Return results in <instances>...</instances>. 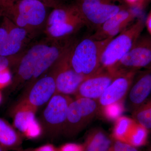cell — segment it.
<instances>
[{
  "label": "cell",
  "instance_id": "obj_11",
  "mask_svg": "<svg viewBox=\"0 0 151 151\" xmlns=\"http://www.w3.org/2000/svg\"><path fill=\"white\" fill-rule=\"evenodd\" d=\"M48 71L47 74L26 88L24 94L17 103L29 105L38 109L48 103L56 92L54 73L50 70Z\"/></svg>",
  "mask_w": 151,
  "mask_h": 151
},
{
  "label": "cell",
  "instance_id": "obj_29",
  "mask_svg": "<svg viewBox=\"0 0 151 151\" xmlns=\"http://www.w3.org/2000/svg\"><path fill=\"white\" fill-rule=\"evenodd\" d=\"M33 151H58L52 145H46L35 149Z\"/></svg>",
  "mask_w": 151,
  "mask_h": 151
},
{
  "label": "cell",
  "instance_id": "obj_1",
  "mask_svg": "<svg viewBox=\"0 0 151 151\" xmlns=\"http://www.w3.org/2000/svg\"><path fill=\"white\" fill-rule=\"evenodd\" d=\"M72 39L55 40L46 38L25 50L16 65L10 85L15 91L25 85V89L44 75L73 43Z\"/></svg>",
  "mask_w": 151,
  "mask_h": 151
},
{
  "label": "cell",
  "instance_id": "obj_2",
  "mask_svg": "<svg viewBox=\"0 0 151 151\" xmlns=\"http://www.w3.org/2000/svg\"><path fill=\"white\" fill-rule=\"evenodd\" d=\"M47 8L36 0H14L0 4L3 16L27 31L33 38L43 32L48 15Z\"/></svg>",
  "mask_w": 151,
  "mask_h": 151
},
{
  "label": "cell",
  "instance_id": "obj_13",
  "mask_svg": "<svg viewBox=\"0 0 151 151\" xmlns=\"http://www.w3.org/2000/svg\"><path fill=\"white\" fill-rule=\"evenodd\" d=\"M116 75L117 73L100 68L97 73L85 78L81 83L75 94L76 98L99 100Z\"/></svg>",
  "mask_w": 151,
  "mask_h": 151
},
{
  "label": "cell",
  "instance_id": "obj_23",
  "mask_svg": "<svg viewBox=\"0 0 151 151\" xmlns=\"http://www.w3.org/2000/svg\"><path fill=\"white\" fill-rule=\"evenodd\" d=\"M102 108L104 116L110 120H116L121 117L124 111L123 101L109 104Z\"/></svg>",
  "mask_w": 151,
  "mask_h": 151
},
{
  "label": "cell",
  "instance_id": "obj_18",
  "mask_svg": "<svg viewBox=\"0 0 151 151\" xmlns=\"http://www.w3.org/2000/svg\"><path fill=\"white\" fill-rule=\"evenodd\" d=\"M4 119L0 118V147L5 151L16 148L22 142L20 134Z\"/></svg>",
  "mask_w": 151,
  "mask_h": 151
},
{
  "label": "cell",
  "instance_id": "obj_14",
  "mask_svg": "<svg viewBox=\"0 0 151 151\" xmlns=\"http://www.w3.org/2000/svg\"><path fill=\"white\" fill-rule=\"evenodd\" d=\"M136 16L130 7L122 10L107 20L90 36L98 40L113 39L127 28Z\"/></svg>",
  "mask_w": 151,
  "mask_h": 151
},
{
  "label": "cell",
  "instance_id": "obj_31",
  "mask_svg": "<svg viewBox=\"0 0 151 151\" xmlns=\"http://www.w3.org/2000/svg\"><path fill=\"white\" fill-rule=\"evenodd\" d=\"M150 2H151V0H142L141 6L144 7Z\"/></svg>",
  "mask_w": 151,
  "mask_h": 151
},
{
  "label": "cell",
  "instance_id": "obj_34",
  "mask_svg": "<svg viewBox=\"0 0 151 151\" xmlns=\"http://www.w3.org/2000/svg\"><path fill=\"white\" fill-rule=\"evenodd\" d=\"M0 151H5L4 150V149H3L1 147H0Z\"/></svg>",
  "mask_w": 151,
  "mask_h": 151
},
{
  "label": "cell",
  "instance_id": "obj_32",
  "mask_svg": "<svg viewBox=\"0 0 151 151\" xmlns=\"http://www.w3.org/2000/svg\"><path fill=\"white\" fill-rule=\"evenodd\" d=\"M2 100V96L1 93V91H0V104L1 103Z\"/></svg>",
  "mask_w": 151,
  "mask_h": 151
},
{
  "label": "cell",
  "instance_id": "obj_17",
  "mask_svg": "<svg viewBox=\"0 0 151 151\" xmlns=\"http://www.w3.org/2000/svg\"><path fill=\"white\" fill-rule=\"evenodd\" d=\"M32 39L27 31L12 22L6 39L0 45V56H12L22 53Z\"/></svg>",
  "mask_w": 151,
  "mask_h": 151
},
{
  "label": "cell",
  "instance_id": "obj_12",
  "mask_svg": "<svg viewBox=\"0 0 151 151\" xmlns=\"http://www.w3.org/2000/svg\"><path fill=\"white\" fill-rule=\"evenodd\" d=\"M37 109L28 105L16 103L11 108L10 115L13 126L18 132L30 139L36 138L41 134V124L36 119Z\"/></svg>",
  "mask_w": 151,
  "mask_h": 151
},
{
  "label": "cell",
  "instance_id": "obj_33",
  "mask_svg": "<svg viewBox=\"0 0 151 151\" xmlns=\"http://www.w3.org/2000/svg\"><path fill=\"white\" fill-rule=\"evenodd\" d=\"M3 17V12L2 11L1 9L0 8V18H1V17Z\"/></svg>",
  "mask_w": 151,
  "mask_h": 151
},
{
  "label": "cell",
  "instance_id": "obj_30",
  "mask_svg": "<svg viewBox=\"0 0 151 151\" xmlns=\"http://www.w3.org/2000/svg\"><path fill=\"white\" fill-rule=\"evenodd\" d=\"M145 26L151 37V11L147 17L145 21Z\"/></svg>",
  "mask_w": 151,
  "mask_h": 151
},
{
  "label": "cell",
  "instance_id": "obj_16",
  "mask_svg": "<svg viewBox=\"0 0 151 151\" xmlns=\"http://www.w3.org/2000/svg\"><path fill=\"white\" fill-rule=\"evenodd\" d=\"M137 72L116 73V77L98 100L100 106L123 101L128 94Z\"/></svg>",
  "mask_w": 151,
  "mask_h": 151
},
{
  "label": "cell",
  "instance_id": "obj_5",
  "mask_svg": "<svg viewBox=\"0 0 151 151\" xmlns=\"http://www.w3.org/2000/svg\"><path fill=\"white\" fill-rule=\"evenodd\" d=\"M145 26V21L138 19L112 39L102 52L100 68L110 71L132 48Z\"/></svg>",
  "mask_w": 151,
  "mask_h": 151
},
{
  "label": "cell",
  "instance_id": "obj_7",
  "mask_svg": "<svg viewBox=\"0 0 151 151\" xmlns=\"http://www.w3.org/2000/svg\"><path fill=\"white\" fill-rule=\"evenodd\" d=\"M100 108L98 100L82 97L73 100L68 107L63 132L69 136L77 134L91 123Z\"/></svg>",
  "mask_w": 151,
  "mask_h": 151
},
{
  "label": "cell",
  "instance_id": "obj_22",
  "mask_svg": "<svg viewBox=\"0 0 151 151\" xmlns=\"http://www.w3.org/2000/svg\"><path fill=\"white\" fill-rule=\"evenodd\" d=\"M133 119L151 132V97L132 112Z\"/></svg>",
  "mask_w": 151,
  "mask_h": 151
},
{
  "label": "cell",
  "instance_id": "obj_35",
  "mask_svg": "<svg viewBox=\"0 0 151 151\" xmlns=\"http://www.w3.org/2000/svg\"><path fill=\"white\" fill-rule=\"evenodd\" d=\"M148 151H151V146L149 148L148 150Z\"/></svg>",
  "mask_w": 151,
  "mask_h": 151
},
{
  "label": "cell",
  "instance_id": "obj_21",
  "mask_svg": "<svg viewBox=\"0 0 151 151\" xmlns=\"http://www.w3.org/2000/svg\"><path fill=\"white\" fill-rule=\"evenodd\" d=\"M149 132L145 127L135 122L126 143L137 148L145 145L147 142Z\"/></svg>",
  "mask_w": 151,
  "mask_h": 151
},
{
  "label": "cell",
  "instance_id": "obj_20",
  "mask_svg": "<svg viewBox=\"0 0 151 151\" xmlns=\"http://www.w3.org/2000/svg\"><path fill=\"white\" fill-rule=\"evenodd\" d=\"M135 121L126 116L116 119L113 132V137L116 141L126 143L128 135Z\"/></svg>",
  "mask_w": 151,
  "mask_h": 151
},
{
  "label": "cell",
  "instance_id": "obj_25",
  "mask_svg": "<svg viewBox=\"0 0 151 151\" xmlns=\"http://www.w3.org/2000/svg\"><path fill=\"white\" fill-rule=\"evenodd\" d=\"M108 151H139L134 147L127 143L116 141L113 143Z\"/></svg>",
  "mask_w": 151,
  "mask_h": 151
},
{
  "label": "cell",
  "instance_id": "obj_6",
  "mask_svg": "<svg viewBox=\"0 0 151 151\" xmlns=\"http://www.w3.org/2000/svg\"><path fill=\"white\" fill-rule=\"evenodd\" d=\"M86 26L95 32L110 18L130 7L124 0H75Z\"/></svg>",
  "mask_w": 151,
  "mask_h": 151
},
{
  "label": "cell",
  "instance_id": "obj_4",
  "mask_svg": "<svg viewBox=\"0 0 151 151\" xmlns=\"http://www.w3.org/2000/svg\"><path fill=\"white\" fill-rule=\"evenodd\" d=\"M111 39L98 40L89 36L78 41L75 40L69 55L71 67L86 78L97 73L100 68L102 52Z\"/></svg>",
  "mask_w": 151,
  "mask_h": 151
},
{
  "label": "cell",
  "instance_id": "obj_26",
  "mask_svg": "<svg viewBox=\"0 0 151 151\" xmlns=\"http://www.w3.org/2000/svg\"><path fill=\"white\" fill-rule=\"evenodd\" d=\"M12 78L10 68L0 71V89L9 86L12 83Z\"/></svg>",
  "mask_w": 151,
  "mask_h": 151
},
{
  "label": "cell",
  "instance_id": "obj_15",
  "mask_svg": "<svg viewBox=\"0 0 151 151\" xmlns=\"http://www.w3.org/2000/svg\"><path fill=\"white\" fill-rule=\"evenodd\" d=\"M151 94V68L136 72L128 92L129 108L133 112L145 103Z\"/></svg>",
  "mask_w": 151,
  "mask_h": 151
},
{
  "label": "cell",
  "instance_id": "obj_28",
  "mask_svg": "<svg viewBox=\"0 0 151 151\" xmlns=\"http://www.w3.org/2000/svg\"><path fill=\"white\" fill-rule=\"evenodd\" d=\"M58 151H84V146L74 143H68L60 147Z\"/></svg>",
  "mask_w": 151,
  "mask_h": 151
},
{
  "label": "cell",
  "instance_id": "obj_9",
  "mask_svg": "<svg viewBox=\"0 0 151 151\" xmlns=\"http://www.w3.org/2000/svg\"><path fill=\"white\" fill-rule=\"evenodd\" d=\"M73 99L69 95L55 93L47 103L41 117L42 129L54 136L63 132L68 107Z\"/></svg>",
  "mask_w": 151,
  "mask_h": 151
},
{
  "label": "cell",
  "instance_id": "obj_10",
  "mask_svg": "<svg viewBox=\"0 0 151 151\" xmlns=\"http://www.w3.org/2000/svg\"><path fill=\"white\" fill-rule=\"evenodd\" d=\"M74 41L49 69L55 75V93L69 96L75 94L80 84L86 78L83 76L76 73L69 62L70 49Z\"/></svg>",
  "mask_w": 151,
  "mask_h": 151
},
{
  "label": "cell",
  "instance_id": "obj_3",
  "mask_svg": "<svg viewBox=\"0 0 151 151\" xmlns=\"http://www.w3.org/2000/svg\"><path fill=\"white\" fill-rule=\"evenodd\" d=\"M86 26L74 2L52 9L49 14L43 32L46 37L55 40L71 39Z\"/></svg>",
  "mask_w": 151,
  "mask_h": 151
},
{
  "label": "cell",
  "instance_id": "obj_19",
  "mask_svg": "<svg viewBox=\"0 0 151 151\" xmlns=\"http://www.w3.org/2000/svg\"><path fill=\"white\" fill-rule=\"evenodd\" d=\"M113 143L103 130L94 129L87 136L84 151H108Z\"/></svg>",
  "mask_w": 151,
  "mask_h": 151
},
{
  "label": "cell",
  "instance_id": "obj_24",
  "mask_svg": "<svg viewBox=\"0 0 151 151\" xmlns=\"http://www.w3.org/2000/svg\"><path fill=\"white\" fill-rule=\"evenodd\" d=\"M23 52L12 56H0V71L14 67L22 56Z\"/></svg>",
  "mask_w": 151,
  "mask_h": 151
},
{
  "label": "cell",
  "instance_id": "obj_36",
  "mask_svg": "<svg viewBox=\"0 0 151 151\" xmlns=\"http://www.w3.org/2000/svg\"><path fill=\"white\" fill-rule=\"evenodd\" d=\"M68 1H69V0H68ZM74 1H75V0H74Z\"/></svg>",
  "mask_w": 151,
  "mask_h": 151
},
{
  "label": "cell",
  "instance_id": "obj_8",
  "mask_svg": "<svg viewBox=\"0 0 151 151\" xmlns=\"http://www.w3.org/2000/svg\"><path fill=\"white\" fill-rule=\"evenodd\" d=\"M150 68L151 37L141 34L129 52L110 71L121 73Z\"/></svg>",
  "mask_w": 151,
  "mask_h": 151
},
{
  "label": "cell",
  "instance_id": "obj_27",
  "mask_svg": "<svg viewBox=\"0 0 151 151\" xmlns=\"http://www.w3.org/2000/svg\"><path fill=\"white\" fill-rule=\"evenodd\" d=\"M14 1V0H0V4L2 3L7 1ZM42 2L48 8L52 9L56 8L64 4L69 3L68 0H36Z\"/></svg>",
  "mask_w": 151,
  "mask_h": 151
}]
</instances>
